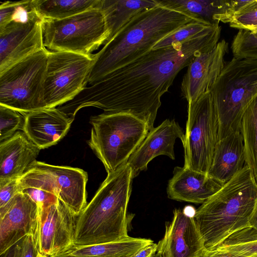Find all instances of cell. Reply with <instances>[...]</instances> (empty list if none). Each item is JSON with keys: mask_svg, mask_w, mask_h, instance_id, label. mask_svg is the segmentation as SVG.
<instances>
[{"mask_svg": "<svg viewBox=\"0 0 257 257\" xmlns=\"http://www.w3.org/2000/svg\"><path fill=\"white\" fill-rule=\"evenodd\" d=\"M157 5L156 0H101L99 9L110 33L107 42L138 13Z\"/></svg>", "mask_w": 257, "mask_h": 257, "instance_id": "obj_24", "label": "cell"}, {"mask_svg": "<svg viewBox=\"0 0 257 257\" xmlns=\"http://www.w3.org/2000/svg\"><path fill=\"white\" fill-rule=\"evenodd\" d=\"M231 27L249 31L257 26V0H251L241 11L233 17L229 23Z\"/></svg>", "mask_w": 257, "mask_h": 257, "instance_id": "obj_31", "label": "cell"}, {"mask_svg": "<svg viewBox=\"0 0 257 257\" xmlns=\"http://www.w3.org/2000/svg\"><path fill=\"white\" fill-rule=\"evenodd\" d=\"M41 149L23 131L0 143V183L21 178L36 161Z\"/></svg>", "mask_w": 257, "mask_h": 257, "instance_id": "obj_20", "label": "cell"}, {"mask_svg": "<svg viewBox=\"0 0 257 257\" xmlns=\"http://www.w3.org/2000/svg\"><path fill=\"white\" fill-rule=\"evenodd\" d=\"M223 186L208 173L187 167H176L168 182L167 193L169 199L203 204Z\"/></svg>", "mask_w": 257, "mask_h": 257, "instance_id": "obj_19", "label": "cell"}, {"mask_svg": "<svg viewBox=\"0 0 257 257\" xmlns=\"http://www.w3.org/2000/svg\"><path fill=\"white\" fill-rule=\"evenodd\" d=\"M228 51V43L222 40L211 50L194 57L184 75L181 94L191 103L209 91L224 66V58Z\"/></svg>", "mask_w": 257, "mask_h": 257, "instance_id": "obj_16", "label": "cell"}, {"mask_svg": "<svg viewBox=\"0 0 257 257\" xmlns=\"http://www.w3.org/2000/svg\"><path fill=\"white\" fill-rule=\"evenodd\" d=\"M249 223L251 227L257 230V198L249 218Z\"/></svg>", "mask_w": 257, "mask_h": 257, "instance_id": "obj_39", "label": "cell"}, {"mask_svg": "<svg viewBox=\"0 0 257 257\" xmlns=\"http://www.w3.org/2000/svg\"><path fill=\"white\" fill-rule=\"evenodd\" d=\"M218 122V140L240 132L246 110L257 96V59L233 57L210 88Z\"/></svg>", "mask_w": 257, "mask_h": 257, "instance_id": "obj_5", "label": "cell"}, {"mask_svg": "<svg viewBox=\"0 0 257 257\" xmlns=\"http://www.w3.org/2000/svg\"><path fill=\"white\" fill-rule=\"evenodd\" d=\"M48 50L44 48L0 73V105L26 114L46 108L44 85Z\"/></svg>", "mask_w": 257, "mask_h": 257, "instance_id": "obj_8", "label": "cell"}, {"mask_svg": "<svg viewBox=\"0 0 257 257\" xmlns=\"http://www.w3.org/2000/svg\"><path fill=\"white\" fill-rule=\"evenodd\" d=\"M162 6L188 15L197 21L214 25L230 23L233 18L230 0H156Z\"/></svg>", "mask_w": 257, "mask_h": 257, "instance_id": "obj_22", "label": "cell"}, {"mask_svg": "<svg viewBox=\"0 0 257 257\" xmlns=\"http://www.w3.org/2000/svg\"><path fill=\"white\" fill-rule=\"evenodd\" d=\"M158 244L161 257H202L207 250L194 215L175 209Z\"/></svg>", "mask_w": 257, "mask_h": 257, "instance_id": "obj_13", "label": "cell"}, {"mask_svg": "<svg viewBox=\"0 0 257 257\" xmlns=\"http://www.w3.org/2000/svg\"><path fill=\"white\" fill-rule=\"evenodd\" d=\"M133 179L127 162L107 173L94 197L78 216L74 246L111 242L130 236L127 211Z\"/></svg>", "mask_w": 257, "mask_h": 257, "instance_id": "obj_3", "label": "cell"}, {"mask_svg": "<svg viewBox=\"0 0 257 257\" xmlns=\"http://www.w3.org/2000/svg\"><path fill=\"white\" fill-rule=\"evenodd\" d=\"M25 114L0 105V143L23 130Z\"/></svg>", "mask_w": 257, "mask_h": 257, "instance_id": "obj_28", "label": "cell"}, {"mask_svg": "<svg viewBox=\"0 0 257 257\" xmlns=\"http://www.w3.org/2000/svg\"><path fill=\"white\" fill-rule=\"evenodd\" d=\"M19 192L18 179L0 183V208L6 205Z\"/></svg>", "mask_w": 257, "mask_h": 257, "instance_id": "obj_33", "label": "cell"}, {"mask_svg": "<svg viewBox=\"0 0 257 257\" xmlns=\"http://www.w3.org/2000/svg\"><path fill=\"white\" fill-rule=\"evenodd\" d=\"M37 19L41 18L36 11L33 0L17 1L11 22L24 24Z\"/></svg>", "mask_w": 257, "mask_h": 257, "instance_id": "obj_32", "label": "cell"}, {"mask_svg": "<svg viewBox=\"0 0 257 257\" xmlns=\"http://www.w3.org/2000/svg\"><path fill=\"white\" fill-rule=\"evenodd\" d=\"M194 21H198L159 4L141 11L94 54L88 84L131 62L166 37Z\"/></svg>", "mask_w": 257, "mask_h": 257, "instance_id": "obj_2", "label": "cell"}, {"mask_svg": "<svg viewBox=\"0 0 257 257\" xmlns=\"http://www.w3.org/2000/svg\"><path fill=\"white\" fill-rule=\"evenodd\" d=\"M253 35L257 37V26L252 28L249 31Z\"/></svg>", "mask_w": 257, "mask_h": 257, "instance_id": "obj_40", "label": "cell"}, {"mask_svg": "<svg viewBox=\"0 0 257 257\" xmlns=\"http://www.w3.org/2000/svg\"><path fill=\"white\" fill-rule=\"evenodd\" d=\"M94 62V54L48 50L44 85L46 108L62 105L85 88Z\"/></svg>", "mask_w": 257, "mask_h": 257, "instance_id": "obj_10", "label": "cell"}, {"mask_svg": "<svg viewBox=\"0 0 257 257\" xmlns=\"http://www.w3.org/2000/svg\"><path fill=\"white\" fill-rule=\"evenodd\" d=\"M87 172L68 166L35 161L18 179L20 191L33 188L56 195L74 214L79 215L87 205Z\"/></svg>", "mask_w": 257, "mask_h": 257, "instance_id": "obj_11", "label": "cell"}, {"mask_svg": "<svg viewBox=\"0 0 257 257\" xmlns=\"http://www.w3.org/2000/svg\"><path fill=\"white\" fill-rule=\"evenodd\" d=\"M214 249L243 257H257V230L251 227L239 230Z\"/></svg>", "mask_w": 257, "mask_h": 257, "instance_id": "obj_27", "label": "cell"}, {"mask_svg": "<svg viewBox=\"0 0 257 257\" xmlns=\"http://www.w3.org/2000/svg\"><path fill=\"white\" fill-rule=\"evenodd\" d=\"M101 0H33L36 11L42 19L62 20L94 8Z\"/></svg>", "mask_w": 257, "mask_h": 257, "instance_id": "obj_25", "label": "cell"}, {"mask_svg": "<svg viewBox=\"0 0 257 257\" xmlns=\"http://www.w3.org/2000/svg\"><path fill=\"white\" fill-rule=\"evenodd\" d=\"M218 122L210 91L188 103L184 141V165L208 173L218 140Z\"/></svg>", "mask_w": 257, "mask_h": 257, "instance_id": "obj_9", "label": "cell"}, {"mask_svg": "<svg viewBox=\"0 0 257 257\" xmlns=\"http://www.w3.org/2000/svg\"><path fill=\"white\" fill-rule=\"evenodd\" d=\"M257 184L245 165L195 210L194 217L205 247L211 250L234 233L250 227Z\"/></svg>", "mask_w": 257, "mask_h": 257, "instance_id": "obj_4", "label": "cell"}, {"mask_svg": "<svg viewBox=\"0 0 257 257\" xmlns=\"http://www.w3.org/2000/svg\"><path fill=\"white\" fill-rule=\"evenodd\" d=\"M43 19L27 24L9 23L0 30V73L44 48Z\"/></svg>", "mask_w": 257, "mask_h": 257, "instance_id": "obj_15", "label": "cell"}, {"mask_svg": "<svg viewBox=\"0 0 257 257\" xmlns=\"http://www.w3.org/2000/svg\"><path fill=\"white\" fill-rule=\"evenodd\" d=\"M38 257H41V256H38Z\"/></svg>", "mask_w": 257, "mask_h": 257, "instance_id": "obj_43", "label": "cell"}, {"mask_svg": "<svg viewBox=\"0 0 257 257\" xmlns=\"http://www.w3.org/2000/svg\"><path fill=\"white\" fill-rule=\"evenodd\" d=\"M17 1H5L0 6V30L11 22V19Z\"/></svg>", "mask_w": 257, "mask_h": 257, "instance_id": "obj_34", "label": "cell"}, {"mask_svg": "<svg viewBox=\"0 0 257 257\" xmlns=\"http://www.w3.org/2000/svg\"><path fill=\"white\" fill-rule=\"evenodd\" d=\"M73 120L57 107L42 108L25 114L22 131L42 150L65 137Z\"/></svg>", "mask_w": 257, "mask_h": 257, "instance_id": "obj_18", "label": "cell"}, {"mask_svg": "<svg viewBox=\"0 0 257 257\" xmlns=\"http://www.w3.org/2000/svg\"><path fill=\"white\" fill-rule=\"evenodd\" d=\"M240 133L243 138L245 165L257 184V96L242 117Z\"/></svg>", "mask_w": 257, "mask_h": 257, "instance_id": "obj_26", "label": "cell"}, {"mask_svg": "<svg viewBox=\"0 0 257 257\" xmlns=\"http://www.w3.org/2000/svg\"><path fill=\"white\" fill-rule=\"evenodd\" d=\"M153 257H161V256L157 253Z\"/></svg>", "mask_w": 257, "mask_h": 257, "instance_id": "obj_41", "label": "cell"}, {"mask_svg": "<svg viewBox=\"0 0 257 257\" xmlns=\"http://www.w3.org/2000/svg\"><path fill=\"white\" fill-rule=\"evenodd\" d=\"M221 31L219 25H213L188 41L152 49L89 84L59 109L74 119L80 109L88 106L106 114L129 113L145 121L151 131L161 96L194 57L216 45Z\"/></svg>", "mask_w": 257, "mask_h": 257, "instance_id": "obj_1", "label": "cell"}, {"mask_svg": "<svg viewBox=\"0 0 257 257\" xmlns=\"http://www.w3.org/2000/svg\"><path fill=\"white\" fill-rule=\"evenodd\" d=\"M78 216L59 199L40 208L32 235L39 256L54 257L74 246Z\"/></svg>", "mask_w": 257, "mask_h": 257, "instance_id": "obj_12", "label": "cell"}, {"mask_svg": "<svg viewBox=\"0 0 257 257\" xmlns=\"http://www.w3.org/2000/svg\"><path fill=\"white\" fill-rule=\"evenodd\" d=\"M184 135L182 128L174 119H166L150 131L127 162L131 168L133 178L146 170L150 162L158 156L165 155L175 160L176 140L179 139L183 142Z\"/></svg>", "mask_w": 257, "mask_h": 257, "instance_id": "obj_17", "label": "cell"}, {"mask_svg": "<svg viewBox=\"0 0 257 257\" xmlns=\"http://www.w3.org/2000/svg\"><path fill=\"white\" fill-rule=\"evenodd\" d=\"M148 238L129 236L111 242L84 246H73L59 257H133L144 247L153 243Z\"/></svg>", "mask_w": 257, "mask_h": 257, "instance_id": "obj_23", "label": "cell"}, {"mask_svg": "<svg viewBox=\"0 0 257 257\" xmlns=\"http://www.w3.org/2000/svg\"><path fill=\"white\" fill-rule=\"evenodd\" d=\"M202 257H243L235 254L217 249L208 250Z\"/></svg>", "mask_w": 257, "mask_h": 257, "instance_id": "obj_37", "label": "cell"}, {"mask_svg": "<svg viewBox=\"0 0 257 257\" xmlns=\"http://www.w3.org/2000/svg\"><path fill=\"white\" fill-rule=\"evenodd\" d=\"M89 147L107 173L126 163L150 131L148 124L126 113L92 116Z\"/></svg>", "mask_w": 257, "mask_h": 257, "instance_id": "obj_6", "label": "cell"}, {"mask_svg": "<svg viewBox=\"0 0 257 257\" xmlns=\"http://www.w3.org/2000/svg\"><path fill=\"white\" fill-rule=\"evenodd\" d=\"M44 47L52 51L92 54L109 37L104 16L94 8L62 20L44 19Z\"/></svg>", "mask_w": 257, "mask_h": 257, "instance_id": "obj_7", "label": "cell"}, {"mask_svg": "<svg viewBox=\"0 0 257 257\" xmlns=\"http://www.w3.org/2000/svg\"><path fill=\"white\" fill-rule=\"evenodd\" d=\"M245 165L242 136L236 132L218 140L208 174L223 185Z\"/></svg>", "mask_w": 257, "mask_h": 257, "instance_id": "obj_21", "label": "cell"}, {"mask_svg": "<svg viewBox=\"0 0 257 257\" xmlns=\"http://www.w3.org/2000/svg\"><path fill=\"white\" fill-rule=\"evenodd\" d=\"M39 209L37 203L22 191L0 208V254L26 236L33 235Z\"/></svg>", "mask_w": 257, "mask_h": 257, "instance_id": "obj_14", "label": "cell"}, {"mask_svg": "<svg viewBox=\"0 0 257 257\" xmlns=\"http://www.w3.org/2000/svg\"><path fill=\"white\" fill-rule=\"evenodd\" d=\"M233 57L257 59V37L249 31L239 30L231 45Z\"/></svg>", "mask_w": 257, "mask_h": 257, "instance_id": "obj_30", "label": "cell"}, {"mask_svg": "<svg viewBox=\"0 0 257 257\" xmlns=\"http://www.w3.org/2000/svg\"><path fill=\"white\" fill-rule=\"evenodd\" d=\"M38 251L32 235H27L21 240L19 257H38Z\"/></svg>", "mask_w": 257, "mask_h": 257, "instance_id": "obj_35", "label": "cell"}, {"mask_svg": "<svg viewBox=\"0 0 257 257\" xmlns=\"http://www.w3.org/2000/svg\"><path fill=\"white\" fill-rule=\"evenodd\" d=\"M213 25L198 21L188 23L158 42L153 49L169 46L174 43L188 41Z\"/></svg>", "mask_w": 257, "mask_h": 257, "instance_id": "obj_29", "label": "cell"}, {"mask_svg": "<svg viewBox=\"0 0 257 257\" xmlns=\"http://www.w3.org/2000/svg\"><path fill=\"white\" fill-rule=\"evenodd\" d=\"M21 245V240L0 254V257H19Z\"/></svg>", "mask_w": 257, "mask_h": 257, "instance_id": "obj_38", "label": "cell"}, {"mask_svg": "<svg viewBox=\"0 0 257 257\" xmlns=\"http://www.w3.org/2000/svg\"><path fill=\"white\" fill-rule=\"evenodd\" d=\"M157 249L158 244L153 242L140 250L133 257H153Z\"/></svg>", "mask_w": 257, "mask_h": 257, "instance_id": "obj_36", "label": "cell"}, {"mask_svg": "<svg viewBox=\"0 0 257 257\" xmlns=\"http://www.w3.org/2000/svg\"><path fill=\"white\" fill-rule=\"evenodd\" d=\"M54 257H59V256H54Z\"/></svg>", "mask_w": 257, "mask_h": 257, "instance_id": "obj_42", "label": "cell"}]
</instances>
